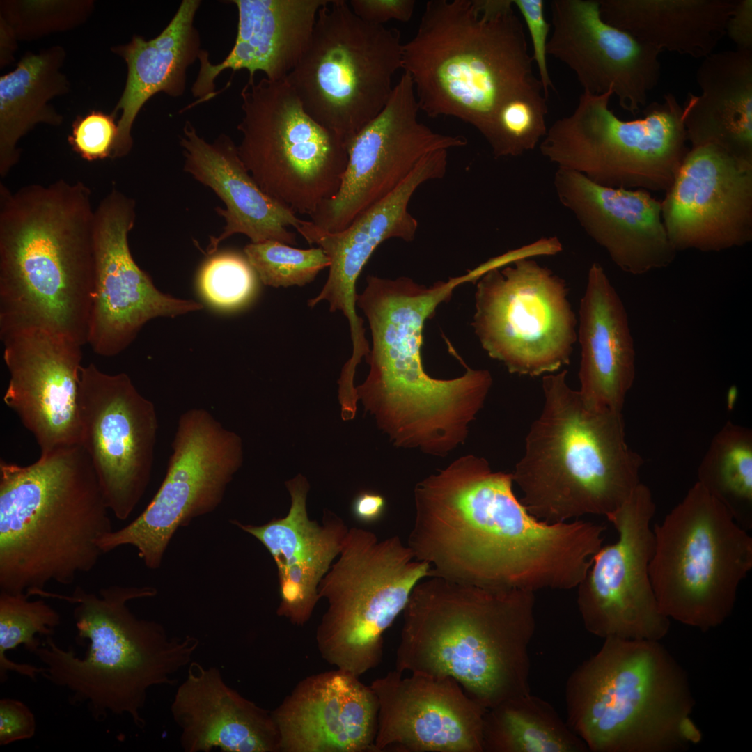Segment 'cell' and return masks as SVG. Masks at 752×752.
<instances>
[{
	"mask_svg": "<svg viewBox=\"0 0 752 752\" xmlns=\"http://www.w3.org/2000/svg\"><path fill=\"white\" fill-rule=\"evenodd\" d=\"M366 280L356 304L368 320L372 345L357 400L395 446L444 457L466 441L492 377L467 367L453 379L431 377L422 363L423 331L438 306L473 277L467 272L428 287L405 276Z\"/></svg>",
	"mask_w": 752,
	"mask_h": 752,
	"instance_id": "cell-1",
	"label": "cell"
},
{
	"mask_svg": "<svg viewBox=\"0 0 752 752\" xmlns=\"http://www.w3.org/2000/svg\"><path fill=\"white\" fill-rule=\"evenodd\" d=\"M81 182L0 183V338L30 329L87 343L95 210Z\"/></svg>",
	"mask_w": 752,
	"mask_h": 752,
	"instance_id": "cell-2",
	"label": "cell"
},
{
	"mask_svg": "<svg viewBox=\"0 0 752 752\" xmlns=\"http://www.w3.org/2000/svg\"><path fill=\"white\" fill-rule=\"evenodd\" d=\"M535 593L429 576L403 610L395 669L451 677L487 710L531 693Z\"/></svg>",
	"mask_w": 752,
	"mask_h": 752,
	"instance_id": "cell-3",
	"label": "cell"
},
{
	"mask_svg": "<svg viewBox=\"0 0 752 752\" xmlns=\"http://www.w3.org/2000/svg\"><path fill=\"white\" fill-rule=\"evenodd\" d=\"M514 8L512 0L426 3L416 33L402 47V70L420 111L457 118L488 143L504 106L546 95Z\"/></svg>",
	"mask_w": 752,
	"mask_h": 752,
	"instance_id": "cell-4",
	"label": "cell"
},
{
	"mask_svg": "<svg viewBox=\"0 0 752 752\" xmlns=\"http://www.w3.org/2000/svg\"><path fill=\"white\" fill-rule=\"evenodd\" d=\"M512 475L466 455L418 482L407 545L430 576L503 589L530 575L547 546L545 524L512 489Z\"/></svg>",
	"mask_w": 752,
	"mask_h": 752,
	"instance_id": "cell-5",
	"label": "cell"
},
{
	"mask_svg": "<svg viewBox=\"0 0 752 752\" xmlns=\"http://www.w3.org/2000/svg\"><path fill=\"white\" fill-rule=\"evenodd\" d=\"M109 510L80 444L27 466L1 460L0 590L31 597L91 571L113 531Z\"/></svg>",
	"mask_w": 752,
	"mask_h": 752,
	"instance_id": "cell-6",
	"label": "cell"
},
{
	"mask_svg": "<svg viewBox=\"0 0 752 752\" xmlns=\"http://www.w3.org/2000/svg\"><path fill=\"white\" fill-rule=\"evenodd\" d=\"M156 594L150 586L118 585L97 595L80 586L71 595L40 592V597L76 604V639L88 641L80 658L71 647L64 650L45 636L32 652L45 666L42 676L66 689L71 704L86 705L96 720L125 714L143 728L148 690L175 683L174 675L191 662L199 645L197 638L170 636L162 625L139 618L129 609L130 601Z\"/></svg>",
	"mask_w": 752,
	"mask_h": 752,
	"instance_id": "cell-7",
	"label": "cell"
},
{
	"mask_svg": "<svg viewBox=\"0 0 752 752\" xmlns=\"http://www.w3.org/2000/svg\"><path fill=\"white\" fill-rule=\"evenodd\" d=\"M567 373L543 376V407L512 473L528 511L551 523L614 512L640 483L643 464L627 444L622 412L588 405Z\"/></svg>",
	"mask_w": 752,
	"mask_h": 752,
	"instance_id": "cell-8",
	"label": "cell"
},
{
	"mask_svg": "<svg viewBox=\"0 0 752 752\" xmlns=\"http://www.w3.org/2000/svg\"><path fill=\"white\" fill-rule=\"evenodd\" d=\"M570 675L566 722L593 752H673L698 742L687 673L659 641L609 637Z\"/></svg>",
	"mask_w": 752,
	"mask_h": 752,
	"instance_id": "cell-9",
	"label": "cell"
},
{
	"mask_svg": "<svg viewBox=\"0 0 752 752\" xmlns=\"http://www.w3.org/2000/svg\"><path fill=\"white\" fill-rule=\"evenodd\" d=\"M652 530L649 576L661 612L703 632L721 625L752 568V538L698 482Z\"/></svg>",
	"mask_w": 752,
	"mask_h": 752,
	"instance_id": "cell-10",
	"label": "cell"
},
{
	"mask_svg": "<svg viewBox=\"0 0 752 752\" xmlns=\"http://www.w3.org/2000/svg\"><path fill=\"white\" fill-rule=\"evenodd\" d=\"M338 556L318 586L328 608L315 639L327 662L359 677L379 664L383 634L431 567L398 536L379 540L356 527L348 529Z\"/></svg>",
	"mask_w": 752,
	"mask_h": 752,
	"instance_id": "cell-11",
	"label": "cell"
},
{
	"mask_svg": "<svg viewBox=\"0 0 752 752\" xmlns=\"http://www.w3.org/2000/svg\"><path fill=\"white\" fill-rule=\"evenodd\" d=\"M402 47L398 29L363 21L347 1L328 0L285 79L306 111L347 147L389 101L402 69Z\"/></svg>",
	"mask_w": 752,
	"mask_h": 752,
	"instance_id": "cell-12",
	"label": "cell"
},
{
	"mask_svg": "<svg viewBox=\"0 0 752 752\" xmlns=\"http://www.w3.org/2000/svg\"><path fill=\"white\" fill-rule=\"evenodd\" d=\"M612 95L583 92L574 111L547 129L541 154L603 187L666 191L689 150L684 108L668 93L643 118L625 121L609 108Z\"/></svg>",
	"mask_w": 752,
	"mask_h": 752,
	"instance_id": "cell-13",
	"label": "cell"
},
{
	"mask_svg": "<svg viewBox=\"0 0 752 752\" xmlns=\"http://www.w3.org/2000/svg\"><path fill=\"white\" fill-rule=\"evenodd\" d=\"M240 95L241 160L265 194L308 216L337 193L346 142L306 111L286 79H249Z\"/></svg>",
	"mask_w": 752,
	"mask_h": 752,
	"instance_id": "cell-14",
	"label": "cell"
},
{
	"mask_svg": "<svg viewBox=\"0 0 752 752\" xmlns=\"http://www.w3.org/2000/svg\"><path fill=\"white\" fill-rule=\"evenodd\" d=\"M477 281L471 325L491 358L529 377L569 364L577 319L562 278L522 256Z\"/></svg>",
	"mask_w": 752,
	"mask_h": 752,
	"instance_id": "cell-15",
	"label": "cell"
},
{
	"mask_svg": "<svg viewBox=\"0 0 752 752\" xmlns=\"http://www.w3.org/2000/svg\"><path fill=\"white\" fill-rule=\"evenodd\" d=\"M243 453L240 435L208 410L194 407L182 413L157 492L138 517L101 540L103 554L132 545L148 567L158 568L175 531L221 503Z\"/></svg>",
	"mask_w": 752,
	"mask_h": 752,
	"instance_id": "cell-16",
	"label": "cell"
},
{
	"mask_svg": "<svg viewBox=\"0 0 752 752\" xmlns=\"http://www.w3.org/2000/svg\"><path fill=\"white\" fill-rule=\"evenodd\" d=\"M655 509L650 489L640 483L606 517L618 540L600 547L577 587L583 625L595 636L660 641L668 632L670 619L660 610L649 576Z\"/></svg>",
	"mask_w": 752,
	"mask_h": 752,
	"instance_id": "cell-17",
	"label": "cell"
},
{
	"mask_svg": "<svg viewBox=\"0 0 752 752\" xmlns=\"http://www.w3.org/2000/svg\"><path fill=\"white\" fill-rule=\"evenodd\" d=\"M80 445L88 455L109 509L126 519L143 496L158 430L154 404L130 377L81 366L77 396Z\"/></svg>",
	"mask_w": 752,
	"mask_h": 752,
	"instance_id": "cell-18",
	"label": "cell"
},
{
	"mask_svg": "<svg viewBox=\"0 0 752 752\" xmlns=\"http://www.w3.org/2000/svg\"><path fill=\"white\" fill-rule=\"evenodd\" d=\"M419 111L404 72L382 110L348 143L339 189L309 221L324 231L339 232L398 188L426 155L467 145L463 136L441 134L420 122Z\"/></svg>",
	"mask_w": 752,
	"mask_h": 752,
	"instance_id": "cell-19",
	"label": "cell"
},
{
	"mask_svg": "<svg viewBox=\"0 0 752 752\" xmlns=\"http://www.w3.org/2000/svg\"><path fill=\"white\" fill-rule=\"evenodd\" d=\"M135 203L116 188L95 210V276L87 343L102 357H113L158 317L199 311L203 305L160 292L135 263L128 244Z\"/></svg>",
	"mask_w": 752,
	"mask_h": 752,
	"instance_id": "cell-20",
	"label": "cell"
},
{
	"mask_svg": "<svg viewBox=\"0 0 752 752\" xmlns=\"http://www.w3.org/2000/svg\"><path fill=\"white\" fill-rule=\"evenodd\" d=\"M677 251H719L752 240V162L715 145L691 148L661 201Z\"/></svg>",
	"mask_w": 752,
	"mask_h": 752,
	"instance_id": "cell-21",
	"label": "cell"
},
{
	"mask_svg": "<svg viewBox=\"0 0 752 752\" xmlns=\"http://www.w3.org/2000/svg\"><path fill=\"white\" fill-rule=\"evenodd\" d=\"M395 669L373 680V751L483 752L487 710L451 677Z\"/></svg>",
	"mask_w": 752,
	"mask_h": 752,
	"instance_id": "cell-22",
	"label": "cell"
},
{
	"mask_svg": "<svg viewBox=\"0 0 752 752\" xmlns=\"http://www.w3.org/2000/svg\"><path fill=\"white\" fill-rule=\"evenodd\" d=\"M547 52L574 72L583 92H611L635 115L658 84V49L604 22L599 0H553Z\"/></svg>",
	"mask_w": 752,
	"mask_h": 752,
	"instance_id": "cell-23",
	"label": "cell"
},
{
	"mask_svg": "<svg viewBox=\"0 0 752 752\" xmlns=\"http://www.w3.org/2000/svg\"><path fill=\"white\" fill-rule=\"evenodd\" d=\"M447 166V150L428 153L398 188L339 232L324 231L305 220L295 228L309 244L321 248L331 262L324 286L308 301V306L313 308L326 301L330 312L343 313L349 322L354 355L364 354L370 348L363 320L356 311L359 276L374 251L385 240H414L418 223L409 211V201L423 184L443 178Z\"/></svg>",
	"mask_w": 752,
	"mask_h": 752,
	"instance_id": "cell-24",
	"label": "cell"
},
{
	"mask_svg": "<svg viewBox=\"0 0 752 752\" xmlns=\"http://www.w3.org/2000/svg\"><path fill=\"white\" fill-rule=\"evenodd\" d=\"M10 374L3 402L46 454L80 444L77 396L81 345L41 329L1 338Z\"/></svg>",
	"mask_w": 752,
	"mask_h": 752,
	"instance_id": "cell-25",
	"label": "cell"
},
{
	"mask_svg": "<svg viewBox=\"0 0 752 752\" xmlns=\"http://www.w3.org/2000/svg\"><path fill=\"white\" fill-rule=\"evenodd\" d=\"M561 204L622 271L639 275L668 266L677 251L661 216V201L646 191L599 185L577 172L557 168Z\"/></svg>",
	"mask_w": 752,
	"mask_h": 752,
	"instance_id": "cell-26",
	"label": "cell"
},
{
	"mask_svg": "<svg viewBox=\"0 0 752 752\" xmlns=\"http://www.w3.org/2000/svg\"><path fill=\"white\" fill-rule=\"evenodd\" d=\"M271 712L280 752L373 751L377 698L347 671L304 677Z\"/></svg>",
	"mask_w": 752,
	"mask_h": 752,
	"instance_id": "cell-27",
	"label": "cell"
},
{
	"mask_svg": "<svg viewBox=\"0 0 752 752\" xmlns=\"http://www.w3.org/2000/svg\"><path fill=\"white\" fill-rule=\"evenodd\" d=\"M285 486L291 506L285 517L260 526L235 524L262 542L275 561L281 596L277 615L301 626L313 614L320 600L319 583L338 556L349 528L326 510L322 524L309 519L310 485L303 475L287 480Z\"/></svg>",
	"mask_w": 752,
	"mask_h": 752,
	"instance_id": "cell-28",
	"label": "cell"
},
{
	"mask_svg": "<svg viewBox=\"0 0 752 752\" xmlns=\"http://www.w3.org/2000/svg\"><path fill=\"white\" fill-rule=\"evenodd\" d=\"M328 0H232L238 11L235 44L220 63L201 50L191 92L200 102L215 95L214 80L225 70H246L249 80L262 71L269 80L285 79L310 42L318 13Z\"/></svg>",
	"mask_w": 752,
	"mask_h": 752,
	"instance_id": "cell-29",
	"label": "cell"
},
{
	"mask_svg": "<svg viewBox=\"0 0 752 752\" xmlns=\"http://www.w3.org/2000/svg\"><path fill=\"white\" fill-rule=\"evenodd\" d=\"M189 666L171 705L185 751L280 752L271 711L230 687L217 667Z\"/></svg>",
	"mask_w": 752,
	"mask_h": 752,
	"instance_id": "cell-30",
	"label": "cell"
},
{
	"mask_svg": "<svg viewBox=\"0 0 752 752\" xmlns=\"http://www.w3.org/2000/svg\"><path fill=\"white\" fill-rule=\"evenodd\" d=\"M180 143L185 171L210 187L226 206L216 209L226 224L220 235L210 238L208 254L215 253L221 242L235 234L246 235L252 243L274 240L297 244L295 233L288 228H296L302 219L260 189L228 136L221 134L209 143L187 121Z\"/></svg>",
	"mask_w": 752,
	"mask_h": 752,
	"instance_id": "cell-31",
	"label": "cell"
},
{
	"mask_svg": "<svg viewBox=\"0 0 752 752\" xmlns=\"http://www.w3.org/2000/svg\"><path fill=\"white\" fill-rule=\"evenodd\" d=\"M579 392L597 409L622 412L635 377V351L628 317L600 264L588 273L579 311Z\"/></svg>",
	"mask_w": 752,
	"mask_h": 752,
	"instance_id": "cell-32",
	"label": "cell"
},
{
	"mask_svg": "<svg viewBox=\"0 0 752 752\" xmlns=\"http://www.w3.org/2000/svg\"><path fill=\"white\" fill-rule=\"evenodd\" d=\"M199 0H183L165 29L153 39L134 36L113 51L126 62L127 77L123 94L112 113L122 111L111 159L127 155L132 148L134 121L152 95L163 92L172 97L185 92L187 70L198 58V31L194 26Z\"/></svg>",
	"mask_w": 752,
	"mask_h": 752,
	"instance_id": "cell-33",
	"label": "cell"
},
{
	"mask_svg": "<svg viewBox=\"0 0 752 752\" xmlns=\"http://www.w3.org/2000/svg\"><path fill=\"white\" fill-rule=\"evenodd\" d=\"M699 96L683 107L692 148L719 146L752 162V51H723L704 58L696 72Z\"/></svg>",
	"mask_w": 752,
	"mask_h": 752,
	"instance_id": "cell-34",
	"label": "cell"
},
{
	"mask_svg": "<svg viewBox=\"0 0 752 752\" xmlns=\"http://www.w3.org/2000/svg\"><path fill=\"white\" fill-rule=\"evenodd\" d=\"M602 19L661 52L711 54L737 0H599Z\"/></svg>",
	"mask_w": 752,
	"mask_h": 752,
	"instance_id": "cell-35",
	"label": "cell"
},
{
	"mask_svg": "<svg viewBox=\"0 0 752 752\" xmlns=\"http://www.w3.org/2000/svg\"><path fill=\"white\" fill-rule=\"evenodd\" d=\"M62 47H52L23 57L12 72L0 78V175L4 178L19 157V140L40 123L58 125L60 115L47 106L68 90L60 68Z\"/></svg>",
	"mask_w": 752,
	"mask_h": 752,
	"instance_id": "cell-36",
	"label": "cell"
},
{
	"mask_svg": "<svg viewBox=\"0 0 752 752\" xmlns=\"http://www.w3.org/2000/svg\"><path fill=\"white\" fill-rule=\"evenodd\" d=\"M483 751H589L549 702L529 693L487 710Z\"/></svg>",
	"mask_w": 752,
	"mask_h": 752,
	"instance_id": "cell-37",
	"label": "cell"
},
{
	"mask_svg": "<svg viewBox=\"0 0 752 752\" xmlns=\"http://www.w3.org/2000/svg\"><path fill=\"white\" fill-rule=\"evenodd\" d=\"M743 528L752 526V432L728 421L712 438L698 481Z\"/></svg>",
	"mask_w": 752,
	"mask_h": 752,
	"instance_id": "cell-38",
	"label": "cell"
},
{
	"mask_svg": "<svg viewBox=\"0 0 752 752\" xmlns=\"http://www.w3.org/2000/svg\"><path fill=\"white\" fill-rule=\"evenodd\" d=\"M25 593L0 590V680L3 683L10 671L35 680L42 668L9 659L6 652L23 645L33 652L41 643L38 634L52 636L61 623L60 614L43 600H29Z\"/></svg>",
	"mask_w": 752,
	"mask_h": 752,
	"instance_id": "cell-39",
	"label": "cell"
},
{
	"mask_svg": "<svg viewBox=\"0 0 752 752\" xmlns=\"http://www.w3.org/2000/svg\"><path fill=\"white\" fill-rule=\"evenodd\" d=\"M244 253L260 281L274 288L305 285L331 263L320 247L301 249L274 240L251 242Z\"/></svg>",
	"mask_w": 752,
	"mask_h": 752,
	"instance_id": "cell-40",
	"label": "cell"
},
{
	"mask_svg": "<svg viewBox=\"0 0 752 752\" xmlns=\"http://www.w3.org/2000/svg\"><path fill=\"white\" fill-rule=\"evenodd\" d=\"M547 97L536 93L515 99L498 113L488 142L495 157H518L535 148L547 128Z\"/></svg>",
	"mask_w": 752,
	"mask_h": 752,
	"instance_id": "cell-41",
	"label": "cell"
},
{
	"mask_svg": "<svg viewBox=\"0 0 752 752\" xmlns=\"http://www.w3.org/2000/svg\"><path fill=\"white\" fill-rule=\"evenodd\" d=\"M257 278L245 256L226 251L205 262L198 273V288L205 301L214 308L233 310L251 300Z\"/></svg>",
	"mask_w": 752,
	"mask_h": 752,
	"instance_id": "cell-42",
	"label": "cell"
},
{
	"mask_svg": "<svg viewBox=\"0 0 752 752\" xmlns=\"http://www.w3.org/2000/svg\"><path fill=\"white\" fill-rule=\"evenodd\" d=\"M117 134L115 115L93 111L75 121L68 141L83 159L95 161L111 158Z\"/></svg>",
	"mask_w": 752,
	"mask_h": 752,
	"instance_id": "cell-43",
	"label": "cell"
},
{
	"mask_svg": "<svg viewBox=\"0 0 752 752\" xmlns=\"http://www.w3.org/2000/svg\"><path fill=\"white\" fill-rule=\"evenodd\" d=\"M512 2L522 15L530 34L533 47L532 58L548 97L549 88H554L547 63L548 35L551 26L545 17V2L543 0H512Z\"/></svg>",
	"mask_w": 752,
	"mask_h": 752,
	"instance_id": "cell-44",
	"label": "cell"
},
{
	"mask_svg": "<svg viewBox=\"0 0 752 752\" xmlns=\"http://www.w3.org/2000/svg\"><path fill=\"white\" fill-rule=\"evenodd\" d=\"M36 722L30 709L22 702L11 698L0 700V745L31 739Z\"/></svg>",
	"mask_w": 752,
	"mask_h": 752,
	"instance_id": "cell-45",
	"label": "cell"
},
{
	"mask_svg": "<svg viewBox=\"0 0 752 752\" xmlns=\"http://www.w3.org/2000/svg\"><path fill=\"white\" fill-rule=\"evenodd\" d=\"M348 3L358 17L376 25H384L392 19L409 21L416 5L414 0H351Z\"/></svg>",
	"mask_w": 752,
	"mask_h": 752,
	"instance_id": "cell-46",
	"label": "cell"
},
{
	"mask_svg": "<svg viewBox=\"0 0 752 752\" xmlns=\"http://www.w3.org/2000/svg\"><path fill=\"white\" fill-rule=\"evenodd\" d=\"M726 34L737 49L752 51V0H737L726 26Z\"/></svg>",
	"mask_w": 752,
	"mask_h": 752,
	"instance_id": "cell-47",
	"label": "cell"
},
{
	"mask_svg": "<svg viewBox=\"0 0 752 752\" xmlns=\"http://www.w3.org/2000/svg\"><path fill=\"white\" fill-rule=\"evenodd\" d=\"M386 508V500L379 494L363 491L359 493L351 505L352 515L356 519L371 523L379 519Z\"/></svg>",
	"mask_w": 752,
	"mask_h": 752,
	"instance_id": "cell-48",
	"label": "cell"
}]
</instances>
